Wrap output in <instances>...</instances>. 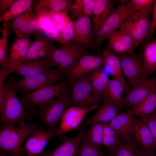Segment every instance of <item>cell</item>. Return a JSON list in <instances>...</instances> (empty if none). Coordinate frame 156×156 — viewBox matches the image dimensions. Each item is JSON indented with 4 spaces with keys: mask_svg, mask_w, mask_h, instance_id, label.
Masks as SVG:
<instances>
[{
    "mask_svg": "<svg viewBox=\"0 0 156 156\" xmlns=\"http://www.w3.org/2000/svg\"><path fill=\"white\" fill-rule=\"evenodd\" d=\"M34 10L41 31L50 39L59 43L60 33L54 27L49 10L44 7L38 6Z\"/></svg>",
    "mask_w": 156,
    "mask_h": 156,
    "instance_id": "d4e9b609",
    "label": "cell"
},
{
    "mask_svg": "<svg viewBox=\"0 0 156 156\" xmlns=\"http://www.w3.org/2000/svg\"><path fill=\"white\" fill-rule=\"evenodd\" d=\"M63 74L61 71L50 69L34 76L23 77L15 82L14 87L23 93H27L51 86L55 82L63 81Z\"/></svg>",
    "mask_w": 156,
    "mask_h": 156,
    "instance_id": "ba28073f",
    "label": "cell"
},
{
    "mask_svg": "<svg viewBox=\"0 0 156 156\" xmlns=\"http://www.w3.org/2000/svg\"><path fill=\"white\" fill-rule=\"evenodd\" d=\"M151 13L146 11L136 12L124 21L118 29H123L129 34L137 47L146 38L150 26Z\"/></svg>",
    "mask_w": 156,
    "mask_h": 156,
    "instance_id": "30bf717a",
    "label": "cell"
},
{
    "mask_svg": "<svg viewBox=\"0 0 156 156\" xmlns=\"http://www.w3.org/2000/svg\"><path fill=\"white\" fill-rule=\"evenodd\" d=\"M32 0H16L7 11L0 18V22L12 21L30 7Z\"/></svg>",
    "mask_w": 156,
    "mask_h": 156,
    "instance_id": "1f68e13d",
    "label": "cell"
},
{
    "mask_svg": "<svg viewBox=\"0 0 156 156\" xmlns=\"http://www.w3.org/2000/svg\"><path fill=\"white\" fill-rule=\"evenodd\" d=\"M73 21L75 33L73 40L86 48L94 50L95 46L90 17H83Z\"/></svg>",
    "mask_w": 156,
    "mask_h": 156,
    "instance_id": "2e32d148",
    "label": "cell"
},
{
    "mask_svg": "<svg viewBox=\"0 0 156 156\" xmlns=\"http://www.w3.org/2000/svg\"><path fill=\"white\" fill-rule=\"evenodd\" d=\"M140 118L148 128L153 139L154 149H156V109L146 117Z\"/></svg>",
    "mask_w": 156,
    "mask_h": 156,
    "instance_id": "b9f144b4",
    "label": "cell"
},
{
    "mask_svg": "<svg viewBox=\"0 0 156 156\" xmlns=\"http://www.w3.org/2000/svg\"><path fill=\"white\" fill-rule=\"evenodd\" d=\"M142 55V66L145 75L153 74L156 70V39L145 44Z\"/></svg>",
    "mask_w": 156,
    "mask_h": 156,
    "instance_id": "83f0119b",
    "label": "cell"
},
{
    "mask_svg": "<svg viewBox=\"0 0 156 156\" xmlns=\"http://www.w3.org/2000/svg\"><path fill=\"white\" fill-rule=\"evenodd\" d=\"M155 80H156V79H155Z\"/></svg>",
    "mask_w": 156,
    "mask_h": 156,
    "instance_id": "816d5d0a",
    "label": "cell"
},
{
    "mask_svg": "<svg viewBox=\"0 0 156 156\" xmlns=\"http://www.w3.org/2000/svg\"><path fill=\"white\" fill-rule=\"evenodd\" d=\"M156 109V81L154 79L151 90L148 96L137 105L128 111L134 115L143 118L152 113Z\"/></svg>",
    "mask_w": 156,
    "mask_h": 156,
    "instance_id": "4316f807",
    "label": "cell"
},
{
    "mask_svg": "<svg viewBox=\"0 0 156 156\" xmlns=\"http://www.w3.org/2000/svg\"><path fill=\"white\" fill-rule=\"evenodd\" d=\"M57 47L53 41L39 32L36 35L27 54L22 62L26 60L51 59Z\"/></svg>",
    "mask_w": 156,
    "mask_h": 156,
    "instance_id": "4fadbf2b",
    "label": "cell"
},
{
    "mask_svg": "<svg viewBox=\"0 0 156 156\" xmlns=\"http://www.w3.org/2000/svg\"><path fill=\"white\" fill-rule=\"evenodd\" d=\"M88 76L71 83V107L87 109L98 105L102 96L94 93Z\"/></svg>",
    "mask_w": 156,
    "mask_h": 156,
    "instance_id": "52a82bcc",
    "label": "cell"
},
{
    "mask_svg": "<svg viewBox=\"0 0 156 156\" xmlns=\"http://www.w3.org/2000/svg\"><path fill=\"white\" fill-rule=\"evenodd\" d=\"M40 31H41L36 15L25 22L15 33L19 38L29 39V36L36 35Z\"/></svg>",
    "mask_w": 156,
    "mask_h": 156,
    "instance_id": "836d02e7",
    "label": "cell"
},
{
    "mask_svg": "<svg viewBox=\"0 0 156 156\" xmlns=\"http://www.w3.org/2000/svg\"><path fill=\"white\" fill-rule=\"evenodd\" d=\"M69 91L67 82L63 81L54 85L47 86L27 93H23L21 103L28 111L35 106L47 102Z\"/></svg>",
    "mask_w": 156,
    "mask_h": 156,
    "instance_id": "5b68a950",
    "label": "cell"
},
{
    "mask_svg": "<svg viewBox=\"0 0 156 156\" xmlns=\"http://www.w3.org/2000/svg\"><path fill=\"white\" fill-rule=\"evenodd\" d=\"M122 140V139H120L118 136L103 135L102 144L111 150L116 147L120 143Z\"/></svg>",
    "mask_w": 156,
    "mask_h": 156,
    "instance_id": "ee69618b",
    "label": "cell"
},
{
    "mask_svg": "<svg viewBox=\"0 0 156 156\" xmlns=\"http://www.w3.org/2000/svg\"><path fill=\"white\" fill-rule=\"evenodd\" d=\"M58 130L55 127L44 130L39 127L29 135L23 147V151L28 156H38L43 152L48 142L53 137L59 136Z\"/></svg>",
    "mask_w": 156,
    "mask_h": 156,
    "instance_id": "7c38bea8",
    "label": "cell"
},
{
    "mask_svg": "<svg viewBox=\"0 0 156 156\" xmlns=\"http://www.w3.org/2000/svg\"><path fill=\"white\" fill-rule=\"evenodd\" d=\"M32 42L29 39L19 38L12 44L8 59L7 70L8 73L13 72L27 55Z\"/></svg>",
    "mask_w": 156,
    "mask_h": 156,
    "instance_id": "d6986e66",
    "label": "cell"
},
{
    "mask_svg": "<svg viewBox=\"0 0 156 156\" xmlns=\"http://www.w3.org/2000/svg\"><path fill=\"white\" fill-rule=\"evenodd\" d=\"M47 59L28 60L20 64L13 73L23 77L34 76L50 69Z\"/></svg>",
    "mask_w": 156,
    "mask_h": 156,
    "instance_id": "cb8c5ba5",
    "label": "cell"
},
{
    "mask_svg": "<svg viewBox=\"0 0 156 156\" xmlns=\"http://www.w3.org/2000/svg\"><path fill=\"white\" fill-rule=\"evenodd\" d=\"M152 15L150 21V24L149 30L146 39L150 40H152L154 30L156 27V0L154 3Z\"/></svg>",
    "mask_w": 156,
    "mask_h": 156,
    "instance_id": "f6af8a7d",
    "label": "cell"
},
{
    "mask_svg": "<svg viewBox=\"0 0 156 156\" xmlns=\"http://www.w3.org/2000/svg\"><path fill=\"white\" fill-rule=\"evenodd\" d=\"M16 0H0V17L7 11Z\"/></svg>",
    "mask_w": 156,
    "mask_h": 156,
    "instance_id": "c3c4849f",
    "label": "cell"
},
{
    "mask_svg": "<svg viewBox=\"0 0 156 156\" xmlns=\"http://www.w3.org/2000/svg\"><path fill=\"white\" fill-rule=\"evenodd\" d=\"M140 152L142 156H156L154 155V154L148 153L145 152L141 151L140 150Z\"/></svg>",
    "mask_w": 156,
    "mask_h": 156,
    "instance_id": "681fc988",
    "label": "cell"
},
{
    "mask_svg": "<svg viewBox=\"0 0 156 156\" xmlns=\"http://www.w3.org/2000/svg\"><path fill=\"white\" fill-rule=\"evenodd\" d=\"M86 48L72 40L57 47L50 59H48L51 68L56 66L62 71L73 62L87 55Z\"/></svg>",
    "mask_w": 156,
    "mask_h": 156,
    "instance_id": "8992f818",
    "label": "cell"
},
{
    "mask_svg": "<svg viewBox=\"0 0 156 156\" xmlns=\"http://www.w3.org/2000/svg\"><path fill=\"white\" fill-rule=\"evenodd\" d=\"M154 0H131L127 5L131 10L136 12H148L152 13Z\"/></svg>",
    "mask_w": 156,
    "mask_h": 156,
    "instance_id": "60d3db41",
    "label": "cell"
},
{
    "mask_svg": "<svg viewBox=\"0 0 156 156\" xmlns=\"http://www.w3.org/2000/svg\"><path fill=\"white\" fill-rule=\"evenodd\" d=\"M117 56L120 60L124 75L127 78L131 88L147 80L142 68V53L136 55L123 53Z\"/></svg>",
    "mask_w": 156,
    "mask_h": 156,
    "instance_id": "8fae6325",
    "label": "cell"
},
{
    "mask_svg": "<svg viewBox=\"0 0 156 156\" xmlns=\"http://www.w3.org/2000/svg\"><path fill=\"white\" fill-rule=\"evenodd\" d=\"M98 148L88 141L86 135L80 143L77 156H106Z\"/></svg>",
    "mask_w": 156,
    "mask_h": 156,
    "instance_id": "74e56055",
    "label": "cell"
},
{
    "mask_svg": "<svg viewBox=\"0 0 156 156\" xmlns=\"http://www.w3.org/2000/svg\"><path fill=\"white\" fill-rule=\"evenodd\" d=\"M103 66L102 56L87 54L77 60L62 72L70 83L88 76Z\"/></svg>",
    "mask_w": 156,
    "mask_h": 156,
    "instance_id": "9c48e42d",
    "label": "cell"
},
{
    "mask_svg": "<svg viewBox=\"0 0 156 156\" xmlns=\"http://www.w3.org/2000/svg\"><path fill=\"white\" fill-rule=\"evenodd\" d=\"M102 57L103 62L104 69L113 79L120 81L123 85L126 93L128 91V87L124 78L120 62L118 57L107 46L102 53Z\"/></svg>",
    "mask_w": 156,
    "mask_h": 156,
    "instance_id": "ac0fdd59",
    "label": "cell"
},
{
    "mask_svg": "<svg viewBox=\"0 0 156 156\" xmlns=\"http://www.w3.org/2000/svg\"><path fill=\"white\" fill-rule=\"evenodd\" d=\"M154 79L131 88L123 97V104L131 109L137 105L150 93Z\"/></svg>",
    "mask_w": 156,
    "mask_h": 156,
    "instance_id": "7402d4cb",
    "label": "cell"
},
{
    "mask_svg": "<svg viewBox=\"0 0 156 156\" xmlns=\"http://www.w3.org/2000/svg\"><path fill=\"white\" fill-rule=\"evenodd\" d=\"M74 21H69L65 29L60 33L59 43L66 44L73 40L75 36Z\"/></svg>",
    "mask_w": 156,
    "mask_h": 156,
    "instance_id": "7bdbcfd3",
    "label": "cell"
},
{
    "mask_svg": "<svg viewBox=\"0 0 156 156\" xmlns=\"http://www.w3.org/2000/svg\"><path fill=\"white\" fill-rule=\"evenodd\" d=\"M85 129L81 127L79 133L74 137L64 136L62 142L52 152L43 151L39 156H75L78 153L81 142L86 135Z\"/></svg>",
    "mask_w": 156,
    "mask_h": 156,
    "instance_id": "e0dca14e",
    "label": "cell"
},
{
    "mask_svg": "<svg viewBox=\"0 0 156 156\" xmlns=\"http://www.w3.org/2000/svg\"><path fill=\"white\" fill-rule=\"evenodd\" d=\"M132 134L145 152L154 154L155 149L153 137L148 128L140 118L137 119L135 116Z\"/></svg>",
    "mask_w": 156,
    "mask_h": 156,
    "instance_id": "ffe728a7",
    "label": "cell"
},
{
    "mask_svg": "<svg viewBox=\"0 0 156 156\" xmlns=\"http://www.w3.org/2000/svg\"><path fill=\"white\" fill-rule=\"evenodd\" d=\"M36 16L35 10L31 7L14 20L8 23V27L15 32L18 31L27 21Z\"/></svg>",
    "mask_w": 156,
    "mask_h": 156,
    "instance_id": "ab89813d",
    "label": "cell"
},
{
    "mask_svg": "<svg viewBox=\"0 0 156 156\" xmlns=\"http://www.w3.org/2000/svg\"><path fill=\"white\" fill-rule=\"evenodd\" d=\"M102 98L104 100L102 105L96 112L87 120L82 127L86 129L87 126L94 122H109L116 116L117 109L110 98L105 94L103 95Z\"/></svg>",
    "mask_w": 156,
    "mask_h": 156,
    "instance_id": "484cf974",
    "label": "cell"
},
{
    "mask_svg": "<svg viewBox=\"0 0 156 156\" xmlns=\"http://www.w3.org/2000/svg\"><path fill=\"white\" fill-rule=\"evenodd\" d=\"M134 115L128 111L116 115L109 122V125L120 135L123 140L131 141L133 135V126Z\"/></svg>",
    "mask_w": 156,
    "mask_h": 156,
    "instance_id": "603a6c76",
    "label": "cell"
},
{
    "mask_svg": "<svg viewBox=\"0 0 156 156\" xmlns=\"http://www.w3.org/2000/svg\"><path fill=\"white\" fill-rule=\"evenodd\" d=\"M49 12L54 27L59 32H61L65 29L71 20L68 15V11L59 12Z\"/></svg>",
    "mask_w": 156,
    "mask_h": 156,
    "instance_id": "f35d334b",
    "label": "cell"
},
{
    "mask_svg": "<svg viewBox=\"0 0 156 156\" xmlns=\"http://www.w3.org/2000/svg\"><path fill=\"white\" fill-rule=\"evenodd\" d=\"M8 22L6 21H4L2 37L0 39V64L1 66L7 70L8 62L7 56Z\"/></svg>",
    "mask_w": 156,
    "mask_h": 156,
    "instance_id": "8d00e7d4",
    "label": "cell"
},
{
    "mask_svg": "<svg viewBox=\"0 0 156 156\" xmlns=\"http://www.w3.org/2000/svg\"><path fill=\"white\" fill-rule=\"evenodd\" d=\"M98 106L87 109L76 106L70 107L67 109L61 119L60 127L58 130L59 136L77 129L87 114L96 108Z\"/></svg>",
    "mask_w": 156,
    "mask_h": 156,
    "instance_id": "5bb4252c",
    "label": "cell"
},
{
    "mask_svg": "<svg viewBox=\"0 0 156 156\" xmlns=\"http://www.w3.org/2000/svg\"><path fill=\"white\" fill-rule=\"evenodd\" d=\"M73 1L71 0H40L37 6L44 7L51 12L68 11L70 9Z\"/></svg>",
    "mask_w": 156,
    "mask_h": 156,
    "instance_id": "d6a6232c",
    "label": "cell"
},
{
    "mask_svg": "<svg viewBox=\"0 0 156 156\" xmlns=\"http://www.w3.org/2000/svg\"><path fill=\"white\" fill-rule=\"evenodd\" d=\"M103 135L102 123L99 122L91 124L86 135V136L88 141L98 148L102 145Z\"/></svg>",
    "mask_w": 156,
    "mask_h": 156,
    "instance_id": "e575fe53",
    "label": "cell"
},
{
    "mask_svg": "<svg viewBox=\"0 0 156 156\" xmlns=\"http://www.w3.org/2000/svg\"><path fill=\"white\" fill-rule=\"evenodd\" d=\"M69 91L38 107L40 119L49 129L55 127L61 120L67 108L70 106Z\"/></svg>",
    "mask_w": 156,
    "mask_h": 156,
    "instance_id": "277c9868",
    "label": "cell"
},
{
    "mask_svg": "<svg viewBox=\"0 0 156 156\" xmlns=\"http://www.w3.org/2000/svg\"><path fill=\"white\" fill-rule=\"evenodd\" d=\"M124 93H126V91L122 84L118 81L113 79H109L106 90L103 95H106L110 98L117 109L123 105Z\"/></svg>",
    "mask_w": 156,
    "mask_h": 156,
    "instance_id": "4dcf8cb0",
    "label": "cell"
},
{
    "mask_svg": "<svg viewBox=\"0 0 156 156\" xmlns=\"http://www.w3.org/2000/svg\"><path fill=\"white\" fill-rule=\"evenodd\" d=\"M88 77L94 93L102 96L109 80L107 73L101 67L94 70Z\"/></svg>",
    "mask_w": 156,
    "mask_h": 156,
    "instance_id": "f1b7e54d",
    "label": "cell"
},
{
    "mask_svg": "<svg viewBox=\"0 0 156 156\" xmlns=\"http://www.w3.org/2000/svg\"><path fill=\"white\" fill-rule=\"evenodd\" d=\"M39 127L35 123L24 122L18 127H3L0 131L1 150L11 153L13 156H22L24 151L22 145L24 140Z\"/></svg>",
    "mask_w": 156,
    "mask_h": 156,
    "instance_id": "7a4b0ae2",
    "label": "cell"
},
{
    "mask_svg": "<svg viewBox=\"0 0 156 156\" xmlns=\"http://www.w3.org/2000/svg\"><path fill=\"white\" fill-rule=\"evenodd\" d=\"M136 12L128 7L125 1H120L118 5L113 9L100 29L93 36L95 46L98 51L100 50L101 44L108 36L118 29L124 21Z\"/></svg>",
    "mask_w": 156,
    "mask_h": 156,
    "instance_id": "3957f363",
    "label": "cell"
},
{
    "mask_svg": "<svg viewBox=\"0 0 156 156\" xmlns=\"http://www.w3.org/2000/svg\"><path fill=\"white\" fill-rule=\"evenodd\" d=\"M8 74L7 70L1 66L0 70V105L2 103L4 98L3 84Z\"/></svg>",
    "mask_w": 156,
    "mask_h": 156,
    "instance_id": "bcb514c9",
    "label": "cell"
},
{
    "mask_svg": "<svg viewBox=\"0 0 156 156\" xmlns=\"http://www.w3.org/2000/svg\"><path fill=\"white\" fill-rule=\"evenodd\" d=\"M107 39L108 42L107 46L115 54H132L133 51L136 47L132 37L123 29L115 30Z\"/></svg>",
    "mask_w": 156,
    "mask_h": 156,
    "instance_id": "9a60e30c",
    "label": "cell"
},
{
    "mask_svg": "<svg viewBox=\"0 0 156 156\" xmlns=\"http://www.w3.org/2000/svg\"><path fill=\"white\" fill-rule=\"evenodd\" d=\"M114 1L95 0V4L91 16L93 36L100 29L113 9Z\"/></svg>",
    "mask_w": 156,
    "mask_h": 156,
    "instance_id": "44dd1931",
    "label": "cell"
},
{
    "mask_svg": "<svg viewBox=\"0 0 156 156\" xmlns=\"http://www.w3.org/2000/svg\"><path fill=\"white\" fill-rule=\"evenodd\" d=\"M135 144L131 141L122 140L115 148L111 149L112 156H138Z\"/></svg>",
    "mask_w": 156,
    "mask_h": 156,
    "instance_id": "d590c367",
    "label": "cell"
},
{
    "mask_svg": "<svg viewBox=\"0 0 156 156\" xmlns=\"http://www.w3.org/2000/svg\"><path fill=\"white\" fill-rule=\"evenodd\" d=\"M136 151L138 156H142L140 152V150L136 147Z\"/></svg>",
    "mask_w": 156,
    "mask_h": 156,
    "instance_id": "f907efd6",
    "label": "cell"
},
{
    "mask_svg": "<svg viewBox=\"0 0 156 156\" xmlns=\"http://www.w3.org/2000/svg\"><path fill=\"white\" fill-rule=\"evenodd\" d=\"M95 4V0L73 1L69 12L73 21L83 17L91 15Z\"/></svg>",
    "mask_w": 156,
    "mask_h": 156,
    "instance_id": "f546056e",
    "label": "cell"
},
{
    "mask_svg": "<svg viewBox=\"0 0 156 156\" xmlns=\"http://www.w3.org/2000/svg\"><path fill=\"white\" fill-rule=\"evenodd\" d=\"M15 81L10 79L3 84L4 98L0 105V122L5 126L19 125L25 119L30 120L31 113L25 110L15 92Z\"/></svg>",
    "mask_w": 156,
    "mask_h": 156,
    "instance_id": "6da1fadb",
    "label": "cell"
},
{
    "mask_svg": "<svg viewBox=\"0 0 156 156\" xmlns=\"http://www.w3.org/2000/svg\"><path fill=\"white\" fill-rule=\"evenodd\" d=\"M103 131L104 135L118 136L119 134L108 123H102Z\"/></svg>",
    "mask_w": 156,
    "mask_h": 156,
    "instance_id": "7dc6e473",
    "label": "cell"
}]
</instances>
